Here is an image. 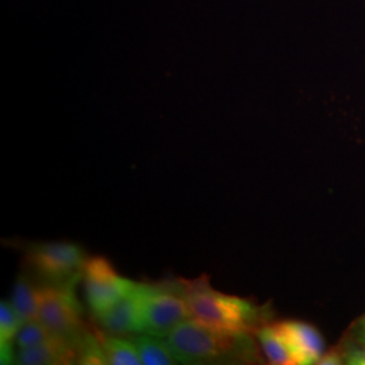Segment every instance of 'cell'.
<instances>
[{"label":"cell","mask_w":365,"mask_h":365,"mask_svg":"<svg viewBox=\"0 0 365 365\" xmlns=\"http://www.w3.org/2000/svg\"><path fill=\"white\" fill-rule=\"evenodd\" d=\"M164 339L180 364L252 363L257 353L249 334L217 331L197 324L192 318L184 321Z\"/></svg>","instance_id":"6da1fadb"},{"label":"cell","mask_w":365,"mask_h":365,"mask_svg":"<svg viewBox=\"0 0 365 365\" xmlns=\"http://www.w3.org/2000/svg\"><path fill=\"white\" fill-rule=\"evenodd\" d=\"M182 284L191 318L203 327L229 334H250L262 319L259 306L252 300L214 289L207 274L182 279Z\"/></svg>","instance_id":"7a4b0ae2"},{"label":"cell","mask_w":365,"mask_h":365,"mask_svg":"<svg viewBox=\"0 0 365 365\" xmlns=\"http://www.w3.org/2000/svg\"><path fill=\"white\" fill-rule=\"evenodd\" d=\"M88 256L72 242H38L25 249L27 272L38 286L75 288L83 279Z\"/></svg>","instance_id":"3957f363"},{"label":"cell","mask_w":365,"mask_h":365,"mask_svg":"<svg viewBox=\"0 0 365 365\" xmlns=\"http://www.w3.org/2000/svg\"><path fill=\"white\" fill-rule=\"evenodd\" d=\"M190 318L182 279L144 283L143 333L167 337Z\"/></svg>","instance_id":"277c9868"},{"label":"cell","mask_w":365,"mask_h":365,"mask_svg":"<svg viewBox=\"0 0 365 365\" xmlns=\"http://www.w3.org/2000/svg\"><path fill=\"white\" fill-rule=\"evenodd\" d=\"M37 304L38 319L53 337L66 339L76 346L88 327L84 325L83 309L75 288L38 286Z\"/></svg>","instance_id":"5b68a950"},{"label":"cell","mask_w":365,"mask_h":365,"mask_svg":"<svg viewBox=\"0 0 365 365\" xmlns=\"http://www.w3.org/2000/svg\"><path fill=\"white\" fill-rule=\"evenodd\" d=\"M86 299L93 315L102 314L117 303L135 282L118 274L106 257H92L86 264L83 274Z\"/></svg>","instance_id":"8992f818"},{"label":"cell","mask_w":365,"mask_h":365,"mask_svg":"<svg viewBox=\"0 0 365 365\" xmlns=\"http://www.w3.org/2000/svg\"><path fill=\"white\" fill-rule=\"evenodd\" d=\"M144 283L134 286L110 309L93 315L103 331L114 336H133L143 333Z\"/></svg>","instance_id":"52a82bcc"},{"label":"cell","mask_w":365,"mask_h":365,"mask_svg":"<svg viewBox=\"0 0 365 365\" xmlns=\"http://www.w3.org/2000/svg\"><path fill=\"white\" fill-rule=\"evenodd\" d=\"M274 327L287 342L295 365L318 364L327 353L324 337L313 325L302 321H284Z\"/></svg>","instance_id":"ba28073f"},{"label":"cell","mask_w":365,"mask_h":365,"mask_svg":"<svg viewBox=\"0 0 365 365\" xmlns=\"http://www.w3.org/2000/svg\"><path fill=\"white\" fill-rule=\"evenodd\" d=\"M15 364H78V351L72 342L58 337H52L37 346L16 351Z\"/></svg>","instance_id":"9c48e42d"},{"label":"cell","mask_w":365,"mask_h":365,"mask_svg":"<svg viewBox=\"0 0 365 365\" xmlns=\"http://www.w3.org/2000/svg\"><path fill=\"white\" fill-rule=\"evenodd\" d=\"M37 287L38 284H36V280L27 271L19 274L15 280L10 303L24 324L38 319Z\"/></svg>","instance_id":"30bf717a"},{"label":"cell","mask_w":365,"mask_h":365,"mask_svg":"<svg viewBox=\"0 0 365 365\" xmlns=\"http://www.w3.org/2000/svg\"><path fill=\"white\" fill-rule=\"evenodd\" d=\"M140 359L145 365H173L178 360L173 357L164 337H156L148 333H138L129 336Z\"/></svg>","instance_id":"8fae6325"},{"label":"cell","mask_w":365,"mask_h":365,"mask_svg":"<svg viewBox=\"0 0 365 365\" xmlns=\"http://www.w3.org/2000/svg\"><path fill=\"white\" fill-rule=\"evenodd\" d=\"M261 349L271 364L295 365L287 342L274 325H264L257 331Z\"/></svg>","instance_id":"7c38bea8"},{"label":"cell","mask_w":365,"mask_h":365,"mask_svg":"<svg viewBox=\"0 0 365 365\" xmlns=\"http://www.w3.org/2000/svg\"><path fill=\"white\" fill-rule=\"evenodd\" d=\"M102 345L105 349L107 363L111 365H140L143 364L135 345L130 339H122L120 336L99 333Z\"/></svg>","instance_id":"4fadbf2b"},{"label":"cell","mask_w":365,"mask_h":365,"mask_svg":"<svg viewBox=\"0 0 365 365\" xmlns=\"http://www.w3.org/2000/svg\"><path fill=\"white\" fill-rule=\"evenodd\" d=\"M52 337V333L45 327V325L39 319H34V321L25 322L21 327L14 339V346L18 351L29 349V348L37 346Z\"/></svg>","instance_id":"5bb4252c"},{"label":"cell","mask_w":365,"mask_h":365,"mask_svg":"<svg viewBox=\"0 0 365 365\" xmlns=\"http://www.w3.org/2000/svg\"><path fill=\"white\" fill-rule=\"evenodd\" d=\"M24 325L19 315L14 310L10 302L0 303V342H13L16 333Z\"/></svg>","instance_id":"9a60e30c"},{"label":"cell","mask_w":365,"mask_h":365,"mask_svg":"<svg viewBox=\"0 0 365 365\" xmlns=\"http://www.w3.org/2000/svg\"><path fill=\"white\" fill-rule=\"evenodd\" d=\"M15 354L11 342H0V363L1 364H15Z\"/></svg>","instance_id":"2e32d148"},{"label":"cell","mask_w":365,"mask_h":365,"mask_svg":"<svg viewBox=\"0 0 365 365\" xmlns=\"http://www.w3.org/2000/svg\"><path fill=\"white\" fill-rule=\"evenodd\" d=\"M354 339L357 344L365 346V314L357 321L354 327Z\"/></svg>","instance_id":"e0dca14e"},{"label":"cell","mask_w":365,"mask_h":365,"mask_svg":"<svg viewBox=\"0 0 365 365\" xmlns=\"http://www.w3.org/2000/svg\"><path fill=\"white\" fill-rule=\"evenodd\" d=\"M341 363H342V357L336 353H325L321 357V360L318 361V364L322 365H336L341 364Z\"/></svg>","instance_id":"ac0fdd59"}]
</instances>
